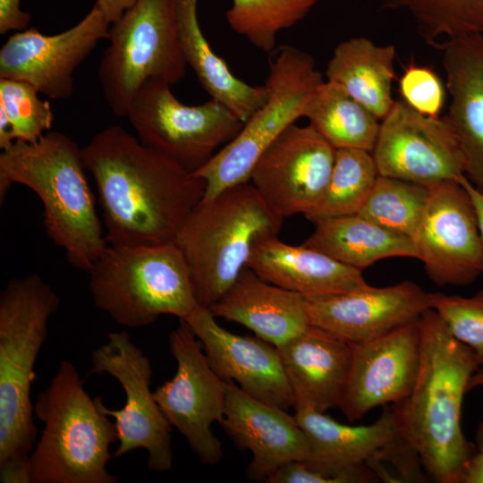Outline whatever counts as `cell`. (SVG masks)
I'll return each instance as SVG.
<instances>
[{"instance_id": "cell-27", "label": "cell", "mask_w": 483, "mask_h": 483, "mask_svg": "<svg viewBox=\"0 0 483 483\" xmlns=\"http://www.w3.org/2000/svg\"><path fill=\"white\" fill-rule=\"evenodd\" d=\"M395 55L391 44L377 45L365 37L346 39L336 46L327 63L326 80L343 87L381 121L395 102Z\"/></svg>"}, {"instance_id": "cell-7", "label": "cell", "mask_w": 483, "mask_h": 483, "mask_svg": "<svg viewBox=\"0 0 483 483\" xmlns=\"http://www.w3.org/2000/svg\"><path fill=\"white\" fill-rule=\"evenodd\" d=\"M89 274L96 307L127 327L148 326L161 315L183 320L199 306L174 242L107 243Z\"/></svg>"}, {"instance_id": "cell-30", "label": "cell", "mask_w": 483, "mask_h": 483, "mask_svg": "<svg viewBox=\"0 0 483 483\" xmlns=\"http://www.w3.org/2000/svg\"><path fill=\"white\" fill-rule=\"evenodd\" d=\"M378 176L371 152L339 148L326 187L316 205L304 216L314 224L360 212Z\"/></svg>"}, {"instance_id": "cell-18", "label": "cell", "mask_w": 483, "mask_h": 483, "mask_svg": "<svg viewBox=\"0 0 483 483\" xmlns=\"http://www.w3.org/2000/svg\"><path fill=\"white\" fill-rule=\"evenodd\" d=\"M200 342L213 370L234 381L254 398L284 410L293 407L295 394L277 348L259 338L233 334L199 306L183 319Z\"/></svg>"}, {"instance_id": "cell-39", "label": "cell", "mask_w": 483, "mask_h": 483, "mask_svg": "<svg viewBox=\"0 0 483 483\" xmlns=\"http://www.w3.org/2000/svg\"><path fill=\"white\" fill-rule=\"evenodd\" d=\"M29 456L17 457L0 463V482L31 483Z\"/></svg>"}, {"instance_id": "cell-31", "label": "cell", "mask_w": 483, "mask_h": 483, "mask_svg": "<svg viewBox=\"0 0 483 483\" xmlns=\"http://www.w3.org/2000/svg\"><path fill=\"white\" fill-rule=\"evenodd\" d=\"M386 9L407 14L419 35L438 47L445 40L483 33V0H382Z\"/></svg>"}, {"instance_id": "cell-6", "label": "cell", "mask_w": 483, "mask_h": 483, "mask_svg": "<svg viewBox=\"0 0 483 483\" xmlns=\"http://www.w3.org/2000/svg\"><path fill=\"white\" fill-rule=\"evenodd\" d=\"M59 304L57 293L34 273L11 279L1 292L0 463L29 456L34 446V368Z\"/></svg>"}, {"instance_id": "cell-13", "label": "cell", "mask_w": 483, "mask_h": 483, "mask_svg": "<svg viewBox=\"0 0 483 483\" xmlns=\"http://www.w3.org/2000/svg\"><path fill=\"white\" fill-rule=\"evenodd\" d=\"M372 155L379 175L428 187L465 175L460 142L445 116L424 115L402 100L380 121Z\"/></svg>"}, {"instance_id": "cell-11", "label": "cell", "mask_w": 483, "mask_h": 483, "mask_svg": "<svg viewBox=\"0 0 483 483\" xmlns=\"http://www.w3.org/2000/svg\"><path fill=\"white\" fill-rule=\"evenodd\" d=\"M89 375L108 374L121 385L125 403L110 410L97 396L101 411L114 419L119 458L136 449H145L148 468L156 472L172 469V426L150 390L152 368L148 358L135 345L126 331L107 334V341L91 353Z\"/></svg>"}, {"instance_id": "cell-23", "label": "cell", "mask_w": 483, "mask_h": 483, "mask_svg": "<svg viewBox=\"0 0 483 483\" xmlns=\"http://www.w3.org/2000/svg\"><path fill=\"white\" fill-rule=\"evenodd\" d=\"M208 309L216 318L241 324L275 347L310 326L302 295L263 280L248 267Z\"/></svg>"}, {"instance_id": "cell-17", "label": "cell", "mask_w": 483, "mask_h": 483, "mask_svg": "<svg viewBox=\"0 0 483 483\" xmlns=\"http://www.w3.org/2000/svg\"><path fill=\"white\" fill-rule=\"evenodd\" d=\"M417 320L375 339L352 343L351 367L339 406L349 421L362 419L377 406L398 403L410 394L420 355Z\"/></svg>"}, {"instance_id": "cell-15", "label": "cell", "mask_w": 483, "mask_h": 483, "mask_svg": "<svg viewBox=\"0 0 483 483\" xmlns=\"http://www.w3.org/2000/svg\"><path fill=\"white\" fill-rule=\"evenodd\" d=\"M335 151L310 124L293 123L259 157L250 182L281 218L305 215L326 187Z\"/></svg>"}, {"instance_id": "cell-35", "label": "cell", "mask_w": 483, "mask_h": 483, "mask_svg": "<svg viewBox=\"0 0 483 483\" xmlns=\"http://www.w3.org/2000/svg\"><path fill=\"white\" fill-rule=\"evenodd\" d=\"M431 309L445 323L450 333L469 346L483 365V291L471 297L432 292Z\"/></svg>"}, {"instance_id": "cell-33", "label": "cell", "mask_w": 483, "mask_h": 483, "mask_svg": "<svg viewBox=\"0 0 483 483\" xmlns=\"http://www.w3.org/2000/svg\"><path fill=\"white\" fill-rule=\"evenodd\" d=\"M320 0H232L231 29L256 48L275 50L277 35L303 20Z\"/></svg>"}, {"instance_id": "cell-12", "label": "cell", "mask_w": 483, "mask_h": 483, "mask_svg": "<svg viewBox=\"0 0 483 483\" xmlns=\"http://www.w3.org/2000/svg\"><path fill=\"white\" fill-rule=\"evenodd\" d=\"M168 343L177 369L170 380L153 392L154 397L199 461L216 465L223 450L211 427L225 415V381L213 370L200 342L184 320L170 333Z\"/></svg>"}, {"instance_id": "cell-19", "label": "cell", "mask_w": 483, "mask_h": 483, "mask_svg": "<svg viewBox=\"0 0 483 483\" xmlns=\"http://www.w3.org/2000/svg\"><path fill=\"white\" fill-rule=\"evenodd\" d=\"M431 294L409 280L386 287L306 300L309 324L350 343L379 337L431 309Z\"/></svg>"}, {"instance_id": "cell-41", "label": "cell", "mask_w": 483, "mask_h": 483, "mask_svg": "<svg viewBox=\"0 0 483 483\" xmlns=\"http://www.w3.org/2000/svg\"><path fill=\"white\" fill-rule=\"evenodd\" d=\"M461 483H483V452L477 451L467 462Z\"/></svg>"}, {"instance_id": "cell-20", "label": "cell", "mask_w": 483, "mask_h": 483, "mask_svg": "<svg viewBox=\"0 0 483 483\" xmlns=\"http://www.w3.org/2000/svg\"><path fill=\"white\" fill-rule=\"evenodd\" d=\"M225 381L220 424L235 444L250 451L246 470L250 481L266 482L284 464L309 459L308 440L294 415L254 398L232 380Z\"/></svg>"}, {"instance_id": "cell-38", "label": "cell", "mask_w": 483, "mask_h": 483, "mask_svg": "<svg viewBox=\"0 0 483 483\" xmlns=\"http://www.w3.org/2000/svg\"><path fill=\"white\" fill-rule=\"evenodd\" d=\"M21 0H0V34L27 29L31 16L20 7Z\"/></svg>"}, {"instance_id": "cell-40", "label": "cell", "mask_w": 483, "mask_h": 483, "mask_svg": "<svg viewBox=\"0 0 483 483\" xmlns=\"http://www.w3.org/2000/svg\"><path fill=\"white\" fill-rule=\"evenodd\" d=\"M138 0H97V6L111 23L117 21Z\"/></svg>"}, {"instance_id": "cell-9", "label": "cell", "mask_w": 483, "mask_h": 483, "mask_svg": "<svg viewBox=\"0 0 483 483\" xmlns=\"http://www.w3.org/2000/svg\"><path fill=\"white\" fill-rule=\"evenodd\" d=\"M106 39L97 75L104 98L118 117L126 116L147 80L172 86L186 74L174 0H138L111 23Z\"/></svg>"}, {"instance_id": "cell-8", "label": "cell", "mask_w": 483, "mask_h": 483, "mask_svg": "<svg viewBox=\"0 0 483 483\" xmlns=\"http://www.w3.org/2000/svg\"><path fill=\"white\" fill-rule=\"evenodd\" d=\"M275 51L265 83L266 102L231 141L194 173L206 184L202 200L249 182L259 157L285 129L304 115L307 104L325 81L307 52L290 45Z\"/></svg>"}, {"instance_id": "cell-21", "label": "cell", "mask_w": 483, "mask_h": 483, "mask_svg": "<svg viewBox=\"0 0 483 483\" xmlns=\"http://www.w3.org/2000/svg\"><path fill=\"white\" fill-rule=\"evenodd\" d=\"M437 47L450 97L445 118L460 142L465 176L483 193V33L448 39Z\"/></svg>"}, {"instance_id": "cell-10", "label": "cell", "mask_w": 483, "mask_h": 483, "mask_svg": "<svg viewBox=\"0 0 483 483\" xmlns=\"http://www.w3.org/2000/svg\"><path fill=\"white\" fill-rule=\"evenodd\" d=\"M126 117L142 144L192 174L243 126L220 101L211 98L196 106L185 105L173 94L169 83L154 79L139 89Z\"/></svg>"}, {"instance_id": "cell-42", "label": "cell", "mask_w": 483, "mask_h": 483, "mask_svg": "<svg viewBox=\"0 0 483 483\" xmlns=\"http://www.w3.org/2000/svg\"><path fill=\"white\" fill-rule=\"evenodd\" d=\"M456 181L465 188L470 195L476 213L479 229L483 239V193L474 187L465 175H462Z\"/></svg>"}, {"instance_id": "cell-4", "label": "cell", "mask_w": 483, "mask_h": 483, "mask_svg": "<svg viewBox=\"0 0 483 483\" xmlns=\"http://www.w3.org/2000/svg\"><path fill=\"white\" fill-rule=\"evenodd\" d=\"M283 221L250 182L201 200L174 240L198 304L208 309L217 302L247 267L256 243L277 235Z\"/></svg>"}, {"instance_id": "cell-44", "label": "cell", "mask_w": 483, "mask_h": 483, "mask_svg": "<svg viewBox=\"0 0 483 483\" xmlns=\"http://www.w3.org/2000/svg\"><path fill=\"white\" fill-rule=\"evenodd\" d=\"M476 445L479 452H483V422L479 425L476 434Z\"/></svg>"}, {"instance_id": "cell-32", "label": "cell", "mask_w": 483, "mask_h": 483, "mask_svg": "<svg viewBox=\"0 0 483 483\" xmlns=\"http://www.w3.org/2000/svg\"><path fill=\"white\" fill-rule=\"evenodd\" d=\"M430 192L431 187L378 174L358 214L413 241Z\"/></svg>"}, {"instance_id": "cell-3", "label": "cell", "mask_w": 483, "mask_h": 483, "mask_svg": "<svg viewBox=\"0 0 483 483\" xmlns=\"http://www.w3.org/2000/svg\"><path fill=\"white\" fill-rule=\"evenodd\" d=\"M81 148L49 131L34 142L14 141L0 154V200L13 183L30 188L43 204L47 237L69 264L89 272L107 246L96 210Z\"/></svg>"}, {"instance_id": "cell-25", "label": "cell", "mask_w": 483, "mask_h": 483, "mask_svg": "<svg viewBox=\"0 0 483 483\" xmlns=\"http://www.w3.org/2000/svg\"><path fill=\"white\" fill-rule=\"evenodd\" d=\"M295 419L309 444L307 460L332 467L368 464L402 435L394 405L386 408L380 418L367 426L340 423L295 397Z\"/></svg>"}, {"instance_id": "cell-34", "label": "cell", "mask_w": 483, "mask_h": 483, "mask_svg": "<svg viewBox=\"0 0 483 483\" xmlns=\"http://www.w3.org/2000/svg\"><path fill=\"white\" fill-rule=\"evenodd\" d=\"M38 94L26 81L0 78V121L9 126L13 141L34 142L50 131L54 114Z\"/></svg>"}, {"instance_id": "cell-22", "label": "cell", "mask_w": 483, "mask_h": 483, "mask_svg": "<svg viewBox=\"0 0 483 483\" xmlns=\"http://www.w3.org/2000/svg\"><path fill=\"white\" fill-rule=\"evenodd\" d=\"M247 267L263 280L305 299L349 293L371 287L360 270L317 250L289 245L277 235L254 246Z\"/></svg>"}, {"instance_id": "cell-37", "label": "cell", "mask_w": 483, "mask_h": 483, "mask_svg": "<svg viewBox=\"0 0 483 483\" xmlns=\"http://www.w3.org/2000/svg\"><path fill=\"white\" fill-rule=\"evenodd\" d=\"M373 470L367 464L332 467L309 460L292 461L275 470L268 483H364L373 481Z\"/></svg>"}, {"instance_id": "cell-16", "label": "cell", "mask_w": 483, "mask_h": 483, "mask_svg": "<svg viewBox=\"0 0 483 483\" xmlns=\"http://www.w3.org/2000/svg\"><path fill=\"white\" fill-rule=\"evenodd\" d=\"M110 25L94 5L77 24L55 35L34 28L15 31L0 49V78L26 81L52 99H67L75 70L107 38Z\"/></svg>"}, {"instance_id": "cell-28", "label": "cell", "mask_w": 483, "mask_h": 483, "mask_svg": "<svg viewBox=\"0 0 483 483\" xmlns=\"http://www.w3.org/2000/svg\"><path fill=\"white\" fill-rule=\"evenodd\" d=\"M315 225L302 245L360 271L388 258H418L411 238L359 214L324 219Z\"/></svg>"}, {"instance_id": "cell-29", "label": "cell", "mask_w": 483, "mask_h": 483, "mask_svg": "<svg viewBox=\"0 0 483 483\" xmlns=\"http://www.w3.org/2000/svg\"><path fill=\"white\" fill-rule=\"evenodd\" d=\"M303 117L335 149L373 151L380 120L335 82L325 80L316 90Z\"/></svg>"}, {"instance_id": "cell-26", "label": "cell", "mask_w": 483, "mask_h": 483, "mask_svg": "<svg viewBox=\"0 0 483 483\" xmlns=\"http://www.w3.org/2000/svg\"><path fill=\"white\" fill-rule=\"evenodd\" d=\"M176 28L187 65L202 88L226 106L243 123L267 100L263 86H252L236 77L212 49L199 23L198 0H174Z\"/></svg>"}, {"instance_id": "cell-14", "label": "cell", "mask_w": 483, "mask_h": 483, "mask_svg": "<svg viewBox=\"0 0 483 483\" xmlns=\"http://www.w3.org/2000/svg\"><path fill=\"white\" fill-rule=\"evenodd\" d=\"M418 259L437 285L466 286L483 274V239L473 204L456 180L431 186L413 239Z\"/></svg>"}, {"instance_id": "cell-43", "label": "cell", "mask_w": 483, "mask_h": 483, "mask_svg": "<svg viewBox=\"0 0 483 483\" xmlns=\"http://www.w3.org/2000/svg\"><path fill=\"white\" fill-rule=\"evenodd\" d=\"M483 386V369H478L470 377L468 386H467V392L470 390Z\"/></svg>"}, {"instance_id": "cell-5", "label": "cell", "mask_w": 483, "mask_h": 483, "mask_svg": "<svg viewBox=\"0 0 483 483\" xmlns=\"http://www.w3.org/2000/svg\"><path fill=\"white\" fill-rule=\"evenodd\" d=\"M44 423L29 456L31 483H117L106 470L114 423L91 399L74 364L62 360L34 404Z\"/></svg>"}, {"instance_id": "cell-24", "label": "cell", "mask_w": 483, "mask_h": 483, "mask_svg": "<svg viewBox=\"0 0 483 483\" xmlns=\"http://www.w3.org/2000/svg\"><path fill=\"white\" fill-rule=\"evenodd\" d=\"M276 348L295 397L322 412L339 408L351 367L352 343L310 325Z\"/></svg>"}, {"instance_id": "cell-1", "label": "cell", "mask_w": 483, "mask_h": 483, "mask_svg": "<svg viewBox=\"0 0 483 483\" xmlns=\"http://www.w3.org/2000/svg\"><path fill=\"white\" fill-rule=\"evenodd\" d=\"M81 153L96 183L107 243L174 242L203 199L201 178L120 125L97 132Z\"/></svg>"}, {"instance_id": "cell-36", "label": "cell", "mask_w": 483, "mask_h": 483, "mask_svg": "<svg viewBox=\"0 0 483 483\" xmlns=\"http://www.w3.org/2000/svg\"><path fill=\"white\" fill-rule=\"evenodd\" d=\"M402 100L427 116L440 117L446 100V86L430 67L409 64L399 80Z\"/></svg>"}, {"instance_id": "cell-2", "label": "cell", "mask_w": 483, "mask_h": 483, "mask_svg": "<svg viewBox=\"0 0 483 483\" xmlns=\"http://www.w3.org/2000/svg\"><path fill=\"white\" fill-rule=\"evenodd\" d=\"M417 322L420 355L416 380L410 394L394 405L403 436L430 478L438 483H461L463 469L476 452L462 431V404L480 364L434 309L426 310Z\"/></svg>"}]
</instances>
